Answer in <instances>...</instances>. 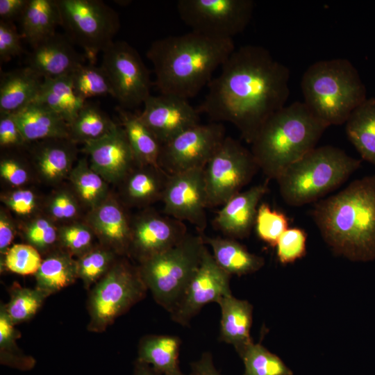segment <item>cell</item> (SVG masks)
<instances>
[{"instance_id": "277c9868", "label": "cell", "mask_w": 375, "mask_h": 375, "mask_svg": "<svg viewBox=\"0 0 375 375\" xmlns=\"http://www.w3.org/2000/svg\"><path fill=\"white\" fill-rule=\"evenodd\" d=\"M327 127L303 102L295 101L265 121L251 143V151L258 168L267 178L276 180L316 147Z\"/></svg>"}, {"instance_id": "5b68a950", "label": "cell", "mask_w": 375, "mask_h": 375, "mask_svg": "<svg viewBox=\"0 0 375 375\" xmlns=\"http://www.w3.org/2000/svg\"><path fill=\"white\" fill-rule=\"evenodd\" d=\"M303 103L328 126L346 123L366 99V88L352 63L345 58L317 61L304 72Z\"/></svg>"}, {"instance_id": "f546056e", "label": "cell", "mask_w": 375, "mask_h": 375, "mask_svg": "<svg viewBox=\"0 0 375 375\" xmlns=\"http://www.w3.org/2000/svg\"><path fill=\"white\" fill-rule=\"evenodd\" d=\"M34 276L35 288L49 297L72 285L78 278L76 260L62 249H55L42 259Z\"/></svg>"}, {"instance_id": "f907efd6", "label": "cell", "mask_w": 375, "mask_h": 375, "mask_svg": "<svg viewBox=\"0 0 375 375\" xmlns=\"http://www.w3.org/2000/svg\"><path fill=\"white\" fill-rule=\"evenodd\" d=\"M1 176L13 186L25 184L28 178L26 168L18 158H3L0 162Z\"/></svg>"}, {"instance_id": "ba28073f", "label": "cell", "mask_w": 375, "mask_h": 375, "mask_svg": "<svg viewBox=\"0 0 375 375\" xmlns=\"http://www.w3.org/2000/svg\"><path fill=\"white\" fill-rule=\"evenodd\" d=\"M147 288L138 266L117 260L108 272L89 291L87 309L88 331L103 333L115 319L142 300Z\"/></svg>"}, {"instance_id": "74e56055", "label": "cell", "mask_w": 375, "mask_h": 375, "mask_svg": "<svg viewBox=\"0 0 375 375\" xmlns=\"http://www.w3.org/2000/svg\"><path fill=\"white\" fill-rule=\"evenodd\" d=\"M117 254L111 249L101 245L94 247L77 258L78 278L85 290L90 289L103 277L115 263Z\"/></svg>"}, {"instance_id": "60d3db41", "label": "cell", "mask_w": 375, "mask_h": 375, "mask_svg": "<svg viewBox=\"0 0 375 375\" xmlns=\"http://www.w3.org/2000/svg\"><path fill=\"white\" fill-rule=\"evenodd\" d=\"M42 259L41 253L28 244H16L11 246L1 261V269L8 270L20 275H35Z\"/></svg>"}, {"instance_id": "9c48e42d", "label": "cell", "mask_w": 375, "mask_h": 375, "mask_svg": "<svg viewBox=\"0 0 375 375\" xmlns=\"http://www.w3.org/2000/svg\"><path fill=\"white\" fill-rule=\"evenodd\" d=\"M57 3L67 37L94 64L119 30L118 13L100 0H57Z\"/></svg>"}, {"instance_id": "cb8c5ba5", "label": "cell", "mask_w": 375, "mask_h": 375, "mask_svg": "<svg viewBox=\"0 0 375 375\" xmlns=\"http://www.w3.org/2000/svg\"><path fill=\"white\" fill-rule=\"evenodd\" d=\"M43 78L27 66L3 72L0 79V113L14 114L33 103Z\"/></svg>"}, {"instance_id": "816d5d0a", "label": "cell", "mask_w": 375, "mask_h": 375, "mask_svg": "<svg viewBox=\"0 0 375 375\" xmlns=\"http://www.w3.org/2000/svg\"><path fill=\"white\" fill-rule=\"evenodd\" d=\"M28 0H0V20L14 22L20 19Z\"/></svg>"}, {"instance_id": "30bf717a", "label": "cell", "mask_w": 375, "mask_h": 375, "mask_svg": "<svg viewBox=\"0 0 375 375\" xmlns=\"http://www.w3.org/2000/svg\"><path fill=\"white\" fill-rule=\"evenodd\" d=\"M258 167L251 151L226 137L204 168L207 206H223L252 179Z\"/></svg>"}, {"instance_id": "603a6c76", "label": "cell", "mask_w": 375, "mask_h": 375, "mask_svg": "<svg viewBox=\"0 0 375 375\" xmlns=\"http://www.w3.org/2000/svg\"><path fill=\"white\" fill-rule=\"evenodd\" d=\"M26 143L50 139H70L69 125L57 113L38 102H33L14 113Z\"/></svg>"}, {"instance_id": "484cf974", "label": "cell", "mask_w": 375, "mask_h": 375, "mask_svg": "<svg viewBox=\"0 0 375 375\" xmlns=\"http://www.w3.org/2000/svg\"><path fill=\"white\" fill-rule=\"evenodd\" d=\"M117 110L138 167L159 166L162 144L140 118L121 106Z\"/></svg>"}, {"instance_id": "1f68e13d", "label": "cell", "mask_w": 375, "mask_h": 375, "mask_svg": "<svg viewBox=\"0 0 375 375\" xmlns=\"http://www.w3.org/2000/svg\"><path fill=\"white\" fill-rule=\"evenodd\" d=\"M346 133L362 158L375 165V97L367 99L351 112Z\"/></svg>"}, {"instance_id": "ac0fdd59", "label": "cell", "mask_w": 375, "mask_h": 375, "mask_svg": "<svg viewBox=\"0 0 375 375\" xmlns=\"http://www.w3.org/2000/svg\"><path fill=\"white\" fill-rule=\"evenodd\" d=\"M83 151L88 155L92 169L108 182L124 180L136 164L124 131L118 125L103 138L85 143Z\"/></svg>"}, {"instance_id": "d6a6232c", "label": "cell", "mask_w": 375, "mask_h": 375, "mask_svg": "<svg viewBox=\"0 0 375 375\" xmlns=\"http://www.w3.org/2000/svg\"><path fill=\"white\" fill-rule=\"evenodd\" d=\"M168 177L169 174L160 167H138L125 178L126 197L135 205L149 204L162 199Z\"/></svg>"}, {"instance_id": "e575fe53", "label": "cell", "mask_w": 375, "mask_h": 375, "mask_svg": "<svg viewBox=\"0 0 375 375\" xmlns=\"http://www.w3.org/2000/svg\"><path fill=\"white\" fill-rule=\"evenodd\" d=\"M8 315L4 303L0 306V362L1 365L21 371H29L35 364V359L19 349L17 340L20 332Z\"/></svg>"}, {"instance_id": "db71d44e", "label": "cell", "mask_w": 375, "mask_h": 375, "mask_svg": "<svg viewBox=\"0 0 375 375\" xmlns=\"http://www.w3.org/2000/svg\"><path fill=\"white\" fill-rule=\"evenodd\" d=\"M189 375H222L215 368L210 352H204L200 359L191 364Z\"/></svg>"}, {"instance_id": "7c38bea8", "label": "cell", "mask_w": 375, "mask_h": 375, "mask_svg": "<svg viewBox=\"0 0 375 375\" xmlns=\"http://www.w3.org/2000/svg\"><path fill=\"white\" fill-rule=\"evenodd\" d=\"M101 66L120 106L130 108L144 103L151 95L149 72L138 52L125 41L113 42L103 52Z\"/></svg>"}, {"instance_id": "8d00e7d4", "label": "cell", "mask_w": 375, "mask_h": 375, "mask_svg": "<svg viewBox=\"0 0 375 375\" xmlns=\"http://www.w3.org/2000/svg\"><path fill=\"white\" fill-rule=\"evenodd\" d=\"M10 299L4 303L5 309L15 325L31 319L42 308L48 297L37 288L22 287L13 283L9 290Z\"/></svg>"}, {"instance_id": "7dc6e473", "label": "cell", "mask_w": 375, "mask_h": 375, "mask_svg": "<svg viewBox=\"0 0 375 375\" xmlns=\"http://www.w3.org/2000/svg\"><path fill=\"white\" fill-rule=\"evenodd\" d=\"M4 203L18 215L31 214L37 206V198L31 190L19 189L4 195Z\"/></svg>"}, {"instance_id": "bcb514c9", "label": "cell", "mask_w": 375, "mask_h": 375, "mask_svg": "<svg viewBox=\"0 0 375 375\" xmlns=\"http://www.w3.org/2000/svg\"><path fill=\"white\" fill-rule=\"evenodd\" d=\"M22 35L14 22L0 20V61L8 62L23 52Z\"/></svg>"}, {"instance_id": "8992f818", "label": "cell", "mask_w": 375, "mask_h": 375, "mask_svg": "<svg viewBox=\"0 0 375 375\" xmlns=\"http://www.w3.org/2000/svg\"><path fill=\"white\" fill-rule=\"evenodd\" d=\"M360 164L339 148L315 147L276 178L281 195L292 206L314 202L344 183Z\"/></svg>"}, {"instance_id": "ee69618b", "label": "cell", "mask_w": 375, "mask_h": 375, "mask_svg": "<svg viewBox=\"0 0 375 375\" xmlns=\"http://www.w3.org/2000/svg\"><path fill=\"white\" fill-rule=\"evenodd\" d=\"M24 236L28 244L41 253H49L58 243V230L45 218L33 220L26 228ZM59 244V243H58Z\"/></svg>"}, {"instance_id": "7a4b0ae2", "label": "cell", "mask_w": 375, "mask_h": 375, "mask_svg": "<svg viewBox=\"0 0 375 375\" xmlns=\"http://www.w3.org/2000/svg\"><path fill=\"white\" fill-rule=\"evenodd\" d=\"M235 50L233 39L208 37L190 31L155 40L147 51L160 94L185 99L195 97L212 80Z\"/></svg>"}, {"instance_id": "8fae6325", "label": "cell", "mask_w": 375, "mask_h": 375, "mask_svg": "<svg viewBox=\"0 0 375 375\" xmlns=\"http://www.w3.org/2000/svg\"><path fill=\"white\" fill-rule=\"evenodd\" d=\"M255 3L252 0H179L181 19L192 31L220 39H233L249 24Z\"/></svg>"}, {"instance_id": "7402d4cb", "label": "cell", "mask_w": 375, "mask_h": 375, "mask_svg": "<svg viewBox=\"0 0 375 375\" xmlns=\"http://www.w3.org/2000/svg\"><path fill=\"white\" fill-rule=\"evenodd\" d=\"M217 303L221 310L219 340L233 345L240 356L253 343L250 335L253 306L232 294L223 297Z\"/></svg>"}, {"instance_id": "d6986e66", "label": "cell", "mask_w": 375, "mask_h": 375, "mask_svg": "<svg viewBox=\"0 0 375 375\" xmlns=\"http://www.w3.org/2000/svg\"><path fill=\"white\" fill-rule=\"evenodd\" d=\"M86 60L66 35L56 33L32 47L26 66L43 79L54 78L72 74Z\"/></svg>"}, {"instance_id": "f5cc1de1", "label": "cell", "mask_w": 375, "mask_h": 375, "mask_svg": "<svg viewBox=\"0 0 375 375\" xmlns=\"http://www.w3.org/2000/svg\"><path fill=\"white\" fill-rule=\"evenodd\" d=\"M15 228L11 219L1 210L0 214V253L3 258L10 247L15 238Z\"/></svg>"}, {"instance_id": "ab89813d", "label": "cell", "mask_w": 375, "mask_h": 375, "mask_svg": "<svg viewBox=\"0 0 375 375\" xmlns=\"http://www.w3.org/2000/svg\"><path fill=\"white\" fill-rule=\"evenodd\" d=\"M244 365V375H292V371L276 354L261 344L253 342L240 356Z\"/></svg>"}, {"instance_id": "44dd1931", "label": "cell", "mask_w": 375, "mask_h": 375, "mask_svg": "<svg viewBox=\"0 0 375 375\" xmlns=\"http://www.w3.org/2000/svg\"><path fill=\"white\" fill-rule=\"evenodd\" d=\"M88 222L101 245L117 255H128L131 226L122 207L114 199H106L92 209Z\"/></svg>"}, {"instance_id": "3957f363", "label": "cell", "mask_w": 375, "mask_h": 375, "mask_svg": "<svg viewBox=\"0 0 375 375\" xmlns=\"http://www.w3.org/2000/svg\"><path fill=\"white\" fill-rule=\"evenodd\" d=\"M312 215L335 253L354 261L375 259V175L320 200Z\"/></svg>"}, {"instance_id": "2e32d148", "label": "cell", "mask_w": 375, "mask_h": 375, "mask_svg": "<svg viewBox=\"0 0 375 375\" xmlns=\"http://www.w3.org/2000/svg\"><path fill=\"white\" fill-rule=\"evenodd\" d=\"M143 104L139 115L162 145L200 124V113L188 99L160 94L150 95Z\"/></svg>"}, {"instance_id": "9a60e30c", "label": "cell", "mask_w": 375, "mask_h": 375, "mask_svg": "<svg viewBox=\"0 0 375 375\" xmlns=\"http://www.w3.org/2000/svg\"><path fill=\"white\" fill-rule=\"evenodd\" d=\"M231 276L217 265L206 247L201 264L183 296L169 313L172 320L183 326H189L192 319L205 305L217 303L223 297L232 294Z\"/></svg>"}, {"instance_id": "7bdbcfd3", "label": "cell", "mask_w": 375, "mask_h": 375, "mask_svg": "<svg viewBox=\"0 0 375 375\" xmlns=\"http://www.w3.org/2000/svg\"><path fill=\"white\" fill-rule=\"evenodd\" d=\"M94 235L90 227L81 224H70L58 230V243L61 249L78 258L94 247Z\"/></svg>"}, {"instance_id": "11a10c76", "label": "cell", "mask_w": 375, "mask_h": 375, "mask_svg": "<svg viewBox=\"0 0 375 375\" xmlns=\"http://www.w3.org/2000/svg\"><path fill=\"white\" fill-rule=\"evenodd\" d=\"M133 375H163L151 365L136 359L134 364Z\"/></svg>"}, {"instance_id": "d590c367", "label": "cell", "mask_w": 375, "mask_h": 375, "mask_svg": "<svg viewBox=\"0 0 375 375\" xmlns=\"http://www.w3.org/2000/svg\"><path fill=\"white\" fill-rule=\"evenodd\" d=\"M69 177L78 197L92 209L107 199L106 181L92 169L85 158L80 160L73 167Z\"/></svg>"}, {"instance_id": "6da1fadb", "label": "cell", "mask_w": 375, "mask_h": 375, "mask_svg": "<svg viewBox=\"0 0 375 375\" xmlns=\"http://www.w3.org/2000/svg\"><path fill=\"white\" fill-rule=\"evenodd\" d=\"M221 69L197 110L214 122L233 124L251 144L265 121L285 106L290 70L257 45L235 49Z\"/></svg>"}, {"instance_id": "4316f807", "label": "cell", "mask_w": 375, "mask_h": 375, "mask_svg": "<svg viewBox=\"0 0 375 375\" xmlns=\"http://www.w3.org/2000/svg\"><path fill=\"white\" fill-rule=\"evenodd\" d=\"M181 340L169 335H147L138 347L137 360L151 365L163 375H185L180 369Z\"/></svg>"}, {"instance_id": "4fadbf2b", "label": "cell", "mask_w": 375, "mask_h": 375, "mask_svg": "<svg viewBox=\"0 0 375 375\" xmlns=\"http://www.w3.org/2000/svg\"><path fill=\"white\" fill-rule=\"evenodd\" d=\"M225 138L220 123L194 126L162 145L159 166L168 174L204 168Z\"/></svg>"}, {"instance_id": "d4e9b609", "label": "cell", "mask_w": 375, "mask_h": 375, "mask_svg": "<svg viewBox=\"0 0 375 375\" xmlns=\"http://www.w3.org/2000/svg\"><path fill=\"white\" fill-rule=\"evenodd\" d=\"M33 159L41 176L56 183L70 174L76 156V143L70 139L39 141L33 151Z\"/></svg>"}, {"instance_id": "4dcf8cb0", "label": "cell", "mask_w": 375, "mask_h": 375, "mask_svg": "<svg viewBox=\"0 0 375 375\" xmlns=\"http://www.w3.org/2000/svg\"><path fill=\"white\" fill-rule=\"evenodd\" d=\"M33 102L48 107L69 125L74 120L86 101L75 93L71 74L43 79L40 92Z\"/></svg>"}, {"instance_id": "681fc988", "label": "cell", "mask_w": 375, "mask_h": 375, "mask_svg": "<svg viewBox=\"0 0 375 375\" xmlns=\"http://www.w3.org/2000/svg\"><path fill=\"white\" fill-rule=\"evenodd\" d=\"M51 215L57 219H69L78 212V205L72 194L65 191L56 194L49 205Z\"/></svg>"}, {"instance_id": "b9f144b4", "label": "cell", "mask_w": 375, "mask_h": 375, "mask_svg": "<svg viewBox=\"0 0 375 375\" xmlns=\"http://www.w3.org/2000/svg\"><path fill=\"white\" fill-rule=\"evenodd\" d=\"M254 226L258 238L275 247L279 238L288 228V219L284 213L262 203L258 208Z\"/></svg>"}, {"instance_id": "e0dca14e", "label": "cell", "mask_w": 375, "mask_h": 375, "mask_svg": "<svg viewBox=\"0 0 375 375\" xmlns=\"http://www.w3.org/2000/svg\"><path fill=\"white\" fill-rule=\"evenodd\" d=\"M188 234L184 223L155 212L144 213L131 226L128 255L139 263L178 244Z\"/></svg>"}, {"instance_id": "f35d334b", "label": "cell", "mask_w": 375, "mask_h": 375, "mask_svg": "<svg viewBox=\"0 0 375 375\" xmlns=\"http://www.w3.org/2000/svg\"><path fill=\"white\" fill-rule=\"evenodd\" d=\"M71 77L75 93L85 101L99 96L110 95L113 97L109 78L101 65L85 63L78 67Z\"/></svg>"}, {"instance_id": "f6af8a7d", "label": "cell", "mask_w": 375, "mask_h": 375, "mask_svg": "<svg viewBox=\"0 0 375 375\" xmlns=\"http://www.w3.org/2000/svg\"><path fill=\"white\" fill-rule=\"evenodd\" d=\"M306 233L303 229L288 228L276 245L279 262L286 265L303 257L306 252Z\"/></svg>"}, {"instance_id": "836d02e7", "label": "cell", "mask_w": 375, "mask_h": 375, "mask_svg": "<svg viewBox=\"0 0 375 375\" xmlns=\"http://www.w3.org/2000/svg\"><path fill=\"white\" fill-rule=\"evenodd\" d=\"M116 125L97 106L85 103L69 124L70 140L83 144L97 140L110 133Z\"/></svg>"}, {"instance_id": "ffe728a7", "label": "cell", "mask_w": 375, "mask_h": 375, "mask_svg": "<svg viewBox=\"0 0 375 375\" xmlns=\"http://www.w3.org/2000/svg\"><path fill=\"white\" fill-rule=\"evenodd\" d=\"M267 190L266 183L258 184L231 197L218 211L215 226L227 238L247 237L255 225L258 203Z\"/></svg>"}, {"instance_id": "f1b7e54d", "label": "cell", "mask_w": 375, "mask_h": 375, "mask_svg": "<svg viewBox=\"0 0 375 375\" xmlns=\"http://www.w3.org/2000/svg\"><path fill=\"white\" fill-rule=\"evenodd\" d=\"M202 236L205 244L211 247L217 265L231 276L254 273L265 264L263 258L250 253L235 239Z\"/></svg>"}, {"instance_id": "5bb4252c", "label": "cell", "mask_w": 375, "mask_h": 375, "mask_svg": "<svg viewBox=\"0 0 375 375\" xmlns=\"http://www.w3.org/2000/svg\"><path fill=\"white\" fill-rule=\"evenodd\" d=\"M204 168L169 174L162 197L164 212L181 222H190L199 232L206 226L208 206Z\"/></svg>"}, {"instance_id": "83f0119b", "label": "cell", "mask_w": 375, "mask_h": 375, "mask_svg": "<svg viewBox=\"0 0 375 375\" xmlns=\"http://www.w3.org/2000/svg\"><path fill=\"white\" fill-rule=\"evenodd\" d=\"M20 33L31 47L56 33L61 26L57 0H28L19 19Z\"/></svg>"}, {"instance_id": "52a82bcc", "label": "cell", "mask_w": 375, "mask_h": 375, "mask_svg": "<svg viewBox=\"0 0 375 375\" xmlns=\"http://www.w3.org/2000/svg\"><path fill=\"white\" fill-rule=\"evenodd\" d=\"M202 235L188 233L176 245L139 263L142 280L155 301L171 313L197 271L206 248Z\"/></svg>"}, {"instance_id": "c3c4849f", "label": "cell", "mask_w": 375, "mask_h": 375, "mask_svg": "<svg viewBox=\"0 0 375 375\" xmlns=\"http://www.w3.org/2000/svg\"><path fill=\"white\" fill-rule=\"evenodd\" d=\"M26 143L17 126L14 114L0 113L1 147H16Z\"/></svg>"}]
</instances>
